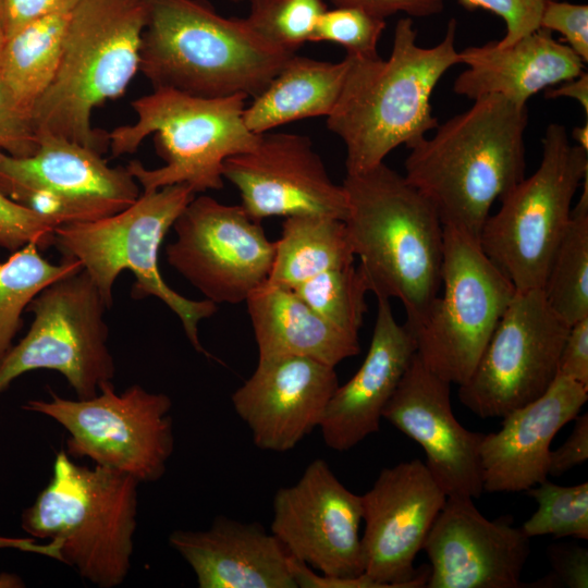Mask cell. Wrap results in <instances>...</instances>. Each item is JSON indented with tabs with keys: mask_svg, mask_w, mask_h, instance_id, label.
<instances>
[{
	"mask_svg": "<svg viewBox=\"0 0 588 588\" xmlns=\"http://www.w3.org/2000/svg\"><path fill=\"white\" fill-rule=\"evenodd\" d=\"M455 39L456 21L451 19L439 44L421 47L407 16L395 25L388 59L346 54L344 87L326 123L345 146L347 174L377 167L396 147L409 148L436 130L431 95L441 77L461 63Z\"/></svg>",
	"mask_w": 588,
	"mask_h": 588,
	"instance_id": "obj_1",
	"label": "cell"
},
{
	"mask_svg": "<svg viewBox=\"0 0 588 588\" xmlns=\"http://www.w3.org/2000/svg\"><path fill=\"white\" fill-rule=\"evenodd\" d=\"M555 576L569 588L588 587V550L577 544H555L549 550Z\"/></svg>",
	"mask_w": 588,
	"mask_h": 588,
	"instance_id": "obj_44",
	"label": "cell"
},
{
	"mask_svg": "<svg viewBox=\"0 0 588 588\" xmlns=\"http://www.w3.org/2000/svg\"><path fill=\"white\" fill-rule=\"evenodd\" d=\"M7 37L39 17L72 11L83 0H2Z\"/></svg>",
	"mask_w": 588,
	"mask_h": 588,
	"instance_id": "obj_41",
	"label": "cell"
},
{
	"mask_svg": "<svg viewBox=\"0 0 588 588\" xmlns=\"http://www.w3.org/2000/svg\"><path fill=\"white\" fill-rule=\"evenodd\" d=\"M271 532L291 558L331 577H356L365 562L362 495L350 491L322 458L273 497Z\"/></svg>",
	"mask_w": 588,
	"mask_h": 588,
	"instance_id": "obj_17",
	"label": "cell"
},
{
	"mask_svg": "<svg viewBox=\"0 0 588 588\" xmlns=\"http://www.w3.org/2000/svg\"><path fill=\"white\" fill-rule=\"evenodd\" d=\"M574 428L566 441L550 452L549 476L559 477L588 458V414L576 416Z\"/></svg>",
	"mask_w": 588,
	"mask_h": 588,
	"instance_id": "obj_43",
	"label": "cell"
},
{
	"mask_svg": "<svg viewBox=\"0 0 588 588\" xmlns=\"http://www.w3.org/2000/svg\"><path fill=\"white\" fill-rule=\"evenodd\" d=\"M527 123L526 105L480 97L408 148L404 176L443 226L479 242L493 203L525 177Z\"/></svg>",
	"mask_w": 588,
	"mask_h": 588,
	"instance_id": "obj_2",
	"label": "cell"
},
{
	"mask_svg": "<svg viewBox=\"0 0 588 588\" xmlns=\"http://www.w3.org/2000/svg\"><path fill=\"white\" fill-rule=\"evenodd\" d=\"M139 71L154 89L203 98L256 97L294 54L266 41L245 19L200 0H147Z\"/></svg>",
	"mask_w": 588,
	"mask_h": 588,
	"instance_id": "obj_4",
	"label": "cell"
},
{
	"mask_svg": "<svg viewBox=\"0 0 588 588\" xmlns=\"http://www.w3.org/2000/svg\"><path fill=\"white\" fill-rule=\"evenodd\" d=\"M358 268L376 297L397 298L415 330L439 295L443 225L429 200L384 162L342 184Z\"/></svg>",
	"mask_w": 588,
	"mask_h": 588,
	"instance_id": "obj_3",
	"label": "cell"
},
{
	"mask_svg": "<svg viewBox=\"0 0 588 588\" xmlns=\"http://www.w3.org/2000/svg\"><path fill=\"white\" fill-rule=\"evenodd\" d=\"M542 286L552 310L569 326L588 317V175Z\"/></svg>",
	"mask_w": 588,
	"mask_h": 588,
	"instance_id": "obj_30",
	"label": "cell"
},
{
	"mask_svg": "<svg viewBox=\"0 0 588 588\" xmlns=\"http://www.w3.org/2000/svg\"><path fill=\"white\" fill-rule=\"evenodd\" d=\"M0 189L59 225L112 216L140 195L126 167H110L101 154L64 137L38 135L29 156L0 155Z\"/></svg>",
	"mask_w": 588,
	"mask_h": 588,
	"instance_id": "obj_14",
	"label": "cell"
},
{
	"mask_svg": "<svg viewBox=\"0 0 588 588\" xmlns=\"http://www.w3.org/2000/svg\"><path fill=\"white\" fill-rule=\"evenodd\" d=\"M422 549L429 588H517L530 538L507 517L486 518L471 498L448 497Z\"/></svg>",
	"mask_w": 588,
	"mask_h": 588,
	"instance_id": "obj_19",
	"label": "cell"
},
{
	"mask_svg": "<svg viewBox=\"0 0 588 588\" xmlns=\"http://www.w3.org/2000/svg\"><path fill=\"white\" fill-rule=\"evenodd\" d=\"M450 385L415 353L382 418L424 449V463L446 497L477 499L483 492L480 446L485 433L467 430L457 421Z\"/></svg>",
	"mask_w": 588,
	"mask_h": 588,
	"instance_id": "obj_20",
	"label": "cell"
},
{
	"mask_svg": "<svg viewBox=\"0 0 588 588\" xmlns=\"http://www.w3.org/2000/svg\"><path fill=\"white\" fill-rule=\"evenodd\" d=\"M225 1H229V2H232V3H240V2H242L244 0H225Z\"/></svg>",
	"mask_w": 588,
	"mask_h": 588,
	"instance_id": "obj_49",
	"label": "cell"
},
{
	"mask_svg": "<svg viewBox=\"0 0 588 588\" xmlns=\"http://www.w3.org/2000/svg\"><path fill=\"white\" fill-rule=\"evenodd\" d=\"M539 28L558 32L566 45L583 60L588 61V5L556 0L544 4Z\"/></svg>",
	"mask_w": 588,
	"mask_h": 588,
	"instance_id": "obj_39",
	"label": "cell"
},
{
	"mask_svg": "<svg viewBox=\"0 0 588 588\" xmlns=\"http://www.w3.org/2000/svg\"><path fill=\"white\" fill-rule=\"evenodd\" d=\"M169 543L199 588H297L292 558L258 523L219 516L206 530L172 531Z\"/></svg>",
	"mask_w": 588,
	"mask_h": 588,
	"instance_id": "obj_24",
	"label": "cell"
},
{
	"mask_svg": "<svg viewBox=\"0 0 588 588\" xmlns=\"http://www.w3.org/2000/svg\"><path fill=\"white\" fill-rule=\"evenodd\" d=\"M223 179L238 191L242 206L256 221L314 215L344 220L346 194L329 176L308 136L262 133L249 151L228 158Z\"/></svg>",
	"mask_w": 588,
	"mask_h": 588,
	"instance_id": "obj_18",
	"label": "cell"
},
{
	"mask_svg": "<svg viewBox=\"0 0 588 588\" xmlns=\"http://www.w3.org/2000/svg\"><path fill=\"white\" fill-rule=\"evenodd\" d=\"M245 303L258 359L299 356L335 368L360 352L358 334L326 321L290 289L266 281Z\"/></svg>",
	"mask_w": 588,
	"mask_h": 588,
	"instance_id": "obj_26",
	"label": "cell"
},
{
	"mask_svg": "<svg viewBox=\"0 0 588 588\" xmlns=\"http://www.w3.org/2000/svg\"><path fill=\"white\" fill-rule=\"evenodd\" d=\"M544 97L554 99L559 97H567L578 101L585 111L586 119L588 118V74L583 72L578 76L565 81L556 87L546 89Z\"/></svg>",
	"mask_w": 588,
	"mask_h": 588,
	"instance_id": "obj_46",
	"label": "cell"
},
{
	"mask_svg": "<svg viewBox=\"0 0 588 588\" xmlns=\"http://www.w3.org/2000/svg\"><path fill=\"white\" fill-rule=\"evenodd\" d=\"M385 20L362 9L335 7L319 17L310 41H327L342 46L346 54L372 58L385 29Z\"/></svg>",
	"mask_w": 588,
	"mask_h": 588,
	"instance_id": "obj_35",
	"label": "cell"
},
{
	"mask_svg": "<svg viewBox=\"0 0 588 588\" xmlns=\"http://www.w3.org/2000/svg\"><path fill=\"white\" fill-rule=\"evenodd\" d=\"M587 174L588 151L571 142L564 125L551 123L537 170L510 189L498 212L487 218L479 245L516 291L542 289Z\"/></svg>",
	"mask_w": 588,
	"mask_h": 588,
	"instance_id": "obj_9",
	"label": "cell"
},
{
	"mask_svg": "<svg viewBox=\"0 0 588 588\" xmlns=\"http://www.w3.org/2000/svg\"><path fill=\"white\" fill-rule=\"evenodd\" d=\"M36 540L33 537L14 538L0 536V549H16L23 552L45 555L61 562L60 547L57 542L38 543ZM21 587H24V581L20 576L11 573L0 574V588Z\"/></svg>",
	"mask_w": 588,
	"mask_h": 588,
	"instance_id": "obj_45",
	"label": "cell"
},
{
	"mask_svg": "<svg viewBox=\"0 0 588 588\" xmlns=\"http://www.w3.org/2000/svg\"><path fill=\"white\" fill-rule=\"evenodd\" d=\"M49 400H29L25 411L47 416L68 432L65 452L134 477L160 479L174 449L171 399L132 384L117 393L112 381L89 399L70 400L49 391Z\"/></svg>",
	"mask_w": 588,
	"mask_h": 588,
	"instance_id": "obj_10",
	"label": "cell"
},
{
	"mask_svg": "<svg viewBox=\"0 0 588 588\" xmlns=\"http://www.w3.org/2000/svg\"><path fill=\"white\" fill-rule=\"evenodd\" d=\"M147 16V0H83L72 10L58 70L33 108L37 137H64L102 154L108 134L93 128L91 115L139 71Z\"/></svg>",
	"mask_w": 588,
	"mask_h": 588,
	"instance_id": "obj_5",
	"label": "cell"
},
{
	"mask_svg": "<svg viewBox=\"0 0 588 588\" xmlns=\"http://www.w3.org/2000/svg\"><path fill=\"white\" fill-rule=\"evenodd\" d=\"M569 327L541 289L515 291L471 376L458 385L460 402L487 419L541 396L558 376Z\"/></svg>",
	"mask_w": 588,
	"mask_h": 588,
	"instance_id": "obj_13",
	"label": "cell"
},
{
	"mask_svg": "<svg viewBox=\"0 0 588 588\" xmlns=\"http://www.w3.org/2000/svg\"><path fill=\"white\" fill-rule=\"evenodd\" d=\"M335 7L362 9L375 16L384 19L397 13L409 17H425L440 13L444 0H330Z\"/></svg>",
	"mask_w": 588,
	"mask_h": 588,
	"instance_id": "obj_42",
	"label": "cell"
},
{
	"mask_svg": "<svg viewBox=\"0 0 588 588\" xmlns=\"http://www.w3.org/2000/svg\"><path fill=\"white\" fill-rule=\"evenodd\" d=\"M245 21L269 44L295 53L311 35L320 15L327 10L324 0H247Z\"/></svg>",
	"mask_w": 588,
	"mask_h": 588,
	"instance_id": "obj_34",
	"label": "cell"
},
{
	"mask_svg": "<svg viewBox=\"0 0 588 588\" xmlns=\"http://www.w3.org/2000/svg\"><path fill=\"white\" fill-rule=\"evenodd\" d=\"M138 485L134 477L99 465L83 466L60 451L52 476L21 516L35 539L60 547L61 562L99 588L127 577L137 527Z\"/></svg>",
	"mask_w": 588,
	"mask_h": 588,
	"instance_id": "obj_6",
	"label": "cell"
},
{
	"mask_svg": "<svg viewBox=\"0 0 588 588\" xmlns=\"http://www.w3.org/2000/svg\"><path fill=\"white\" fill-rule=\"evenodd\" d=\"M109 307L83 269L41 290L29 303V330L0 364V395L20 376L49 369L61 373L77 399L95 396L115 375L108 345Z\"/></svg>",
	"mask_w": 588,
	"mask_h": 588,
	"instance_id": "obj_12",
	"label": "cell"
},
{
	"mask_svg": "<svg viewBox=\"0 0 588 588\" xmlns=\"http://www.w3.org/2000/svg\"><path fill=\"white\" fill-rule=\"evenodd\" d=\"M350 58L327 62L292 54L269 85L244 109L249 131L262 134L289 122L328 117L344 87Z\"/></svg>",
	"mask_w": 588,
	"mask_h": 588,
	"instance_id": "obj_27",
	"label": "cell"
},
{
	"mask_svg": "<svg viewBox=\"0 0 588 588\" xmlns=\"http://www.w3.org/2000/svg\"><path fill=\"white\" fill-rule=\"evenodd\" d=\"M338 385L334 367L311 358L258 359L232 404L257 448L282 453L319 427Z\"/></svg>",
	"mask_w": 588,
	"mask_h": 588,
	"instance_id": "obj_21",
	"label": "cell"
},
{
	"mask_svg": "<svg viewBox=\"0 0 588 588\" xmlns=\"http://www.w3.org/2000/svg\"><path fill=\"white\" fill-rule=\"evenodd\" d=\"M37 147L32 108L15 96L0 75V149L10 156L24 157Z\"/></svg>",
	"mask_w": 588,
	"mask_h": 588,
	"instance_id": "obj_37",
	"label": "cell"
},
{
	"mask_svg": "<svg viewBox=\"0 0 588 588\" xmlns=\"http://www.w3.org/2000/svg\"><path fill=\"white\" fill-rule=\"evenodd\" d=\"M58 225L53 219L24 207L0 189V247L13 253L36 243L45 249L53 245Z\"/></svg>",
	"mask_w": 588,
	"mask_h": 588,
	"instance_id": "obj_36",
	"label": "cell"
},
{
	"mask_svg": "<svg viewBox=\"0 0 588 588\" xmlns=\"http://www.w3.org/2000/svg\"><path fill=\"white\" fill-rule=\"evenodd\" d=\"M572 137L575 140V144L588 151V123L587 120L585 124L575 126L572 130Z\"/></svg>",
	"mask_w": 588,
	"mask_h": 588,
	"instance_id": "obj_47",
	"label": "cell"
},
{
	"mask_svg": "<svg viewBox=\"0 0 588 588\" xmlns=\"http://www.w3.org/2000/svg\"><path fill=\"white\" fill-rule=\"evenodd\" d=\"M466 69L455 78L453 91L476 100L500 95L518 103L584 72L585 63L552 32L538 28L512 45L489 41L460 51Z\"/></svg>",
	"mask_w": 588,
	"mask_h": 588,
	"instance_id": "obj_25",
	"label": "cell"
},
{
	"mask_svg": "<svg viewBox=\"0 0 588 588\" xmlns=\"http://www.w3.org/2000/svg\"><path fill=\"white\" fill-rule=\"evenodd\" d=\"M377 316L367 355L355 375L338 385L319 428L324 443L347 451L380 428L383 409L406 372L416 341L400 324L387 297H377Z\"/></svg>",
	"mask_w": 588,
	"mask_h": 588,
	"instance_id": "obj_23",
	"label": "cell"
},
{
	"mask_svg": "<svg viewBox=\"0 0 588 588\" xmlns=\"http://www.w3.org/2000/svg\"><path fill=\"white\" fill-rule=\"evenodd\" d=\"M355 258L344 220L314 215L287 217L274 242L267 282L292 290L324 271L351 266Z\"/></svg>",
	"mask_w": 588,
	"mask_h": 588,
	"instance_id": "obj_28",
	"label": "cell"
},
{
	"mask_svg": "<svg viewBox=\"0 0 588 588\" xmlns=\"http://www.w3.org/2000/svg\"><path fill=\"white\" fill-rule=\"evenodd\" d=\"M446 498L417 458L382 468L362 495L364 573L380 588L427 586L430 567L414 561Z\"/></svg>",
	"mask_w": 588,
	"mask_h": 588,
	"instance_id": "obj_16",
	"label": "cell"
},
{
	"mask_svg": "<svg viewBox=\"0 0 588 588\" xmlns=\"http://www.w3.org/2000/svg\"><path fill=\"white\" fill-rule=\"evenodd\" d=\"M537 511L522 525L529 537L588 539V482L559 486L548 479L526 490Z\"/></svg>",
	"mask_w": 588,
	"mask_h": 588,
	"instance_id": "obj_33",
	"label": "cell"
},
{
	"mask_svg": "<svg viewBox=\"0 0 588 588\" xmlns=\"http://www.w3.org/2000/svg\"><path fill=\"white\" fill-rule=\"evenodd\" d=\"M588 400V389L563 375L535 401L511 412L480 446L483 491L519 492L549 477L550 444Z\"/></svg>",
	"mask_w": 588,
	"mask_h": 588,
	"instance_id": "obj_22",
	"label": "cell"
},
{
	"mask_svg": "<svg viewBox=\"0 0 588 588\" xmlns=\"http://www.w3.org/2000/svg\"><path fill=\"white\" fill-rule=\"evenodd\" d=\"M442 295L411 331L416 353L432 372L462 385L476 368L515 289L479 242L443 226Z\"/></svg>",
	"mask_w": 588,
	"mask_h": 588,
	"instance_id": "obj_11",
	"label": "cell"
},
{
	"mask_svg": "<svg viewBox=\"0 0 588 588\" xmlns=\"http://www.w3.org/2000/svg\"><path fill=\"white\" fill-rule=\"evenodd\" d=\"M194 196L186 184L143 192L131 206L112 216L58 225L53 245L63 257L79 262L109 308L117 278L123 270L132 271L135 277L132 296L160 299L177 316L192 346L211 357L200 343L198 327L201 320L217 313V304L175 292L163 280L158 266L167 233Z\"/></svg>",
	"mask_w": 588,
	"mask_h": 588,
	"instance_id": "obj_8",
	"label": "cell"
},
{
	"mask_svg": "<svg viewBox=\"0 0 588 588\" xmlns=\"http://www.w3.org/2000/svg\"><path fill=\"white\" fill-rule=\"evenodd\" d=\"M558 373L588 389V317L569 327L561 351Z\"/></svg>",
	"mask_w": 588,
	"mask_h": 588,
	"instance_id": "obj_40",
	"label": "cell"
},
{
	"mask_svg": "<svg viewBox=\"0 0 588 588\" xmlns=\"http://www.w3.org/2000/svg\"><path fill=\"white\" fill-rule=\"evenodd\" d=\"M5 40H7V32H5V24H4L3 1L0 0V58L2 54Z\"/></svg>",
	"mask_w": 588,
	"mask_h": 588,
	"instance_id": "obj_48",
	"label": "cell"
},
{
	"mask_svg": "<svg viewBox=\"0 0 588 588\" xmlns=\"http://www.w3.org/2000/svg\"><path fill=\"white\" fill-rule=\"evenodd\" d=\"M548 0H458L467 10L482 9L500 16L505 34L497 40L509 46L539 28L542 9Z\"/></svg>",
	"mask_w": 588,
	"mask_h": 588,
	"instance_id": "obj_38",
	"label": "cell"
},
{
	"mask_svg": "<svg viewBox=\"0 0 588 588\" xmlns=\"http://www.w3.org/2000/svg\"><path fill=\"white\" fill-rule=\"evenodd\" d=\"M168 264L215 304L245 303L270 274L274 242L242 205L194 196L175 220Z\"/></svg>",
	"mask_w": 588,
	"mask_h": 588,
	"instance_id": "obj_15",
	"label": "cell"
},
{
	"mask_svg": "<svg viewBox=\"0 0 588 588\" xmlns=\"http://www.w3.org/2000/svg\"><path fill=\"white\" fill-rule=\"evenodd\" d=\"M315 313L334 327L358 334L369 292L358 266L324 271L292 289Z\"/></svg>",
	"mask_w": 588,
	"mask_h": 588,
	"instance_id": "obj_32",
	"label": "cell"
},
{
	"mask_svg": "<svg viewBox=\"0 0 588 588\" xmlns=\"http://www.w3.org/2000/svg\"><path fill=\"white\" fill-rule=\"evenodd\" d=\"M245 95L203 98L158 88L132 101L137 120L108 133L114 157L135 152L149 135H156L160 168L148 169L138 160L126 169L144 192L186 184L194 193L223 187L224 161L252 150L260 134L244 122Z\"/></svg>",
	"mask_w": 588,
	"mask_h": 588,
	"instance_id": "obj_7",
	"label": "cell"
},
{
	"mask_svg": "<svg viewBox=\"0 0 588 588\" xmlns=\"http://www.w3.org/2000/svg\"><path fill=\"white\" fill-rule=\"evenodd\" d=\"M78 261L63 257L49 262L36 243H28L0 264V364L11 350L22 324V314L50 283L78 272Z\"/></svg>",
	"mask_w": 588,
	"mask_h": 588,
	"instance_id": "obj_31",
	"label": "cell"
},
{
	"mask_svg": "<svg viewBox=\"0 0 588 588\" xmlns=\"http://www.w3.org/2000/svg\"><path fill=\"white\" fill-rule=\"evenodd\" d=\"M71 12L39 17L7 37L0 75L32 110L56 75Z\"/></svg>",
	"mask_w": 588,
	"mask_h": 588,
	"instance_id": "obj_29",
	"label": "cell"
}]
</instances>
